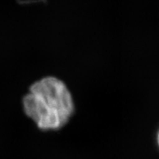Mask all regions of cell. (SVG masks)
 Here are the masks:
<instances>
[{
	"instance_id": "1",
	"label": "cell",
	"mask_w": 159,
	"mask_h": 159,
	"mask_svg": "<svg viewBox=\"0 0 159 159\" xmlns=\"http://www.w3.org/2000/svg\"><path fill=\"white\" fill-rule=\"evenodd\" d=\"M23 111L41 131H58L69 123L75 103L67 85L57 77L35 80L21 100Z\"/></svg>"
},
{
	"instance_id": "2",
	"label": "cell",
	"mask_w": 159,
	"mask_h": 159,
	"mask_svg": "<svg viewBox=\"0 0 159 159\" xmlns=\"http://www.w3.org/2000/svg\"><path fill=\"white\" fill-rule=\"evenodd\" d=\"M157 142H158V145H159V133H158V136H157Z\"/></svg>"
}]
</instances>
